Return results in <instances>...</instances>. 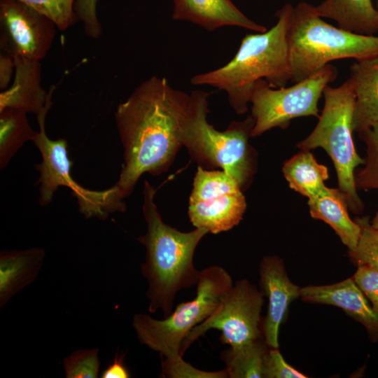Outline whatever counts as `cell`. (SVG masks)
Wrapping results in <instances>:
<instances>
[{
    "label": "cell",
    "instance_id": "obj_13",
    "mask_svg": "<svg viewBox=\"0 0 378 378\" xmlns=\"http://www.w3.org/2000/svg\"><path fill=\"white\" fill-rule=\"evenodd\" d=\"M260 288L268 299L262 320L263 337L270 348H279V333L290 303L300 297V289L289 279L284 264L277 256H265L259 265Z\"/></svg>",
    "mask_w": 378,
    "mask_h": 378
},
{
    "label": "cell",
    "instance_id": "obj_34",
    "mask_svg": "<svg viewBox=\"0 0 378 378\" xmlns=\"http://www.w3.org/2000/svg\"><path fill=\"white\" fill-rule=\"evenodd\" d=\"M371 225L372 227L378 232V211L376 213L374 217L373 218Z\"/></svg>",
    "mask_w": 378,
    "mask_h": 378
},
{
    "label": "cell",
    "instance_id": "obj_2",
    "mask_svg": "<svg viewBox=\"0 0 378 378\" xmlns=\"http://www.w3.org/2000/svg\"><path fill=\"white\" fill-rule=\"evenodd\" d=\"M155 190L144 181L143 213L146 232L137 238L146 249L140 270L146 279L148 312L161 310L164 317L174 310L176 295L196 286L200 271L194 265L195 249L209 232L204 228L183 232L162 220L154 202Z\"/></svg>",
    "mask_w": 378,
    "mask_h": 378
},
{
    "label": "cell",
    "instance_id": "obj_3",
    "mask_svg": "<svg viewBox=\"0 0 378 378\" xmlns=\"http://www.w3.org/2000/svg\"><path fill=\"white\" fill-rule=\"evenodd\" d=\"M293 7L285 4L275 13L277 22L269 30L246 35L233 58L217 69L193 76L190 83L224 90L238 114L248 109L254 85L265 79L274 88L291 80L287 31Z\"/></svg>",
    "mask_w": 378,
    "mask_h": 378
},
{
    "label": "cell",
    "instance_id": "obj_12",
    "mask_svg": "<svg viewBox=\"0 0 378 378\" xmlns=\"http://www.w3.org/2000/svg\"><path fill=\"white\" fill-rule=\"evenodd\" d=\"M1 50L13 57L40 61L55 35V23L18 0H0Z\"/></svg>",
    "mask_w": 378,
    "mask_h": 378
},
{
    "label": "cell",
    "instance_id": "obj_5",
    "mask_svg": "<svg viewBox=\"0 0 378 378\" xmlns=\"http://www.w3.org/2000/svg\"><path fill=\"white\" fill-rule=\"evenodd\" d=\"M321 18L310 4L300 2L293 8L287 31L293 83L309 77L333 60L362 61L378 56V36L344 30Z\"/></svg>",
    "mask_w": 378,
    "mask_h": 378
},
{
    "label": "cell",
    "instance_id": "obj_28",
    "mask_svg": "<svg viewBox=\"0 0 378 378\" xmlns=\"http://www.w3.org/2000/svg\"><path fill=\"white\" fill-rule=\"evenodd\" d=\"M161 377H194V378H227L225 369L218 371L209 372L198 370L182 358L178 361H167L161 359Z\"/></svg>",
    "mask_w": 378,
    "mask_h": 378
},
{
    "label": "cell",
    "instance_id": "obj_36",
    "mask_svg": "<svg viewBox=\"0 0 378 378\" xmlns=\"http://www.w3.org/2000/svg\"><path fill=\"white\" fill-rule=\"evenodd\" d=\"M377 10H378V0H377Z\"/></svg>",
    "mask_w": 378,
    "mask_h": 378
},
{
    "label": "cell",
    "instance_id": "obj_27",
    "mask_svg": "<svg viewBox=\"0 0 378 378\" xmlns=\"http://www.w3.org/2000/svg\"><path fill=\"white\" fill-rule=\"evenodd\" d=\"M29 6L52 20L57 28L64 31L74 22L77 0H18Z\"/></svg>",
    "mask_w": 378,
    "mask_h": 378
},
{
    "label": "cell",
    "instance_id": "obj_22",
    "mask_svg": "<svg viewBox=\"0 0 378 378\" xmlns=\"http://www.w3.org/2000/svg\"><path fill=\"white\" fill-rule=\"evenodd\" d=\"M270 346L264 337L230 347L220 353L229 378H263V367Z\"/></svg>",
    "mask_w": 378,
    "mask_h": 378
},
{
    "label": "cell",
    "instance_id": "obj_30",
    "mask_svg": "<svg viewBox=\"0 0 378 378\" xmlns=\"http://www.w3.org/2000/svg\"><path fill=\"white\" fill-rule=\"evenodd\" d=\"M353 279L378 312V271L365 265L358 266Z\"/></svg>",
    "mask_w": 378,
    "mask_h": 378
},
{
    "label": "cell",
    "instance_id": "obj_4",
    "mask_svg": "<svg viewBox=\"0 0 378 378\" xmlns=\"http://www.w3.org/2000/svg\"><path fill=\"white\" fill-rule=\"evenodd\" d=\"M210 94L201 90L191 92L183 146L199 166L220 167L244 191L251 183L257 168V153L248 142L255 120L250 115L244 120L232 121L225 131H218L207 121Z\"/></svg>",
    "mask_w": 378,
    "mask_h": 378
},
{
    "label": "cell",
    "instance_id": "obj_32",
    "mask_svg": "<svg viewBox=\"0 0 378 378\" xmlns=\"http://www.w3.org/2000/svg\"><path fill=\"white\" fill-rule=\"evenodd\" d=\"M15 59L13 57L1 52L0 55V88L7 89L12 75L15 73Z\"/></svg>",
    "mask_w": 378,
    "mask_h": 378
},
{
    "label": "cell",
    "instance_id": "obj_8",
    "mask_svg": "<svg viewBox=\"0 0 378 378\" xmlns=\"http://www.w3.org/2000/svg\"><path fill=\"white\" fill-rule=\"evenodd\" d=\"M337 76V69L328 64L295 85L275 89L265 79L254 85L250 103L255 125L251 137L272 128H286L291 120L304 116L319 118L318 103L325 88Z\"/></svg>",
    "mask_w": 378,
    "mask_h": 378
},
{
    "label": "cell",
    "instance_id": "obj_9",
    "mask_svg": "<svg viewBox=\"0 0 378 378\" xmlns=\"http://www.w3.org/2000/svg\"><path fill=\"white\" fill-rule=\"evenodd\" d=\"M263 297L260 290L247 279L237 281L214 312L195 326L183 341L181 356L183 357L191 344L211 329L220 331V342L231 347L263 337L260 317Z\"/></svg>",
    "mask_w": 378,
    "mask_h": 378
},
{
    "label": "cell",
    "instance_id": "obj_21",
    "mask_svg": "<svg viewBox=\"0 0 378 378\" xmlns=\"http://www.w3.org/2000/svg\"><path fill=\"white\" fill-rule=\"evenodd\" d=\"M283 173L289 187L308 199L321 192L329 176L327 167L319 164L314 155L305 150L284 163Z\"/></svg>",
    "mask_w": 378,
    "mask_h": 378
},
{
    "label": "cell",
    "instance_id": "obj_29",
    "mask_svg": "<svg viewBox=\"0 0 378 378\" xmlns=\"http://www.w3.org/2000/svg\"><path fill=\"white\" fill-rule=\"evenodd\" d=\"M304 374L287 363L279 348L267 351L263 367V378H307Z\"/></svg>",
    "mask_w": 378,
    "mask_h": 378
},
{
    "label": "cell",
    "instance_id": "obj_35",
    "mask_svg": "<svg viewBox=\"0 0 378 378\" xmlns=\"http://www.w3.org/2000/svg\"><path fill=\"white\" fill-rule=\"evenodd\" d=\"M376 20H377V27H378V10H377V19H376Z\"/></svg>",
    "mask_w": 378,
    "mask_h": 378
},
{
    "label": "cell",
    "instance_id": "obj_15",
    "mask_svg": "<svg viewBox=\"0 0 378 378\" xmlns=\"http://www.w3.org/2000/svg\"><path fill=\"white\" fill-rule=\"evenodd\" d=\"M172 18L197 24L207 31L225 26H235L258 33L267 28L241 12L231 0H174Z\"/></svg>",
    "mask_w": 378,
    "mask_h": 378
},
{
    "label": "cell",
    "instance_id": "obj_16",
    "mask_svg": "<svg viewBox=\"0 0 378 378\" xmlns=\"http://www.w3.org/2000/svg\"><path fill=\"white\" fill-rule=\"evenodd\" d=\"M14 80L0 93V111L15 108L36 115L45 108L48 94L41 85L40 61L15 57Z\"/></svg>",
    "mask_w": 378,
    "mask_h": 378
},
{
    "label": "cell",
    "instance_id": "obj_23",
    "mask_svg": "<svg viewBox=\"0 0 378 378\" xmlns=\"http://www.w3.org/2000/svg\"><path fill=\"white\" fill-rule=\"evenodd\" d=\"M36 132L26 113L11 108L0 111V168L7 165L25 141H33Z\"/></svg>",
    "mask_w": 378,
    "mask_h": 378
},
{
    "label": "cell",
    "instance_id": "obj_18",
    "mask_svg": "<svg viewBox=\"0 0 378 378\" xmlns=\"http://www.w3.org/2000/svg\"><path fill=\"white\" fill-rule=\"evenodd\" d=\"M349 78L356 96L352 127L359 134L378 125V56L354 62Z\"/></svg>",
    "mask_w": 378,
    "mask_h": 378
},
{
    "label": "cell",
    "instance_id": "obj_1",
    "mask_svg": "<svg viewBox=\"0 0 378 378\" xmlns=\"http://www.w3.org/2000/svg\"><path fill=\"white\" fill-rule=\"evenodd\" d=\"M191 106V95L172 88L164 77L142 82L115 112L124 148L118 181L108 188L106 211L123 212L122 202L144 173L166 172L183 146V133Z\"/></svg>",
    "mask_w": 378,
    "mask_h": 378
},
{
    "label": "cell",
    "instance_id": "obj_14",
    "mask_svg": "<svg viewBox=\"0 0 378 378\" xmlns=\"http://www.w3.org/2000/svg\"><path fill=\"white\" fill-rule=\"evenodd\" d=\"M300 298L307 302L341 308L348 316L365 327L372 342H378V312L370 305L353 278L331 285L301 288Z\"/></svg>",
    "mask_w": 378,
    "mask_h": 378
},
{
    "label": "cell",
    "instance_id": "obj_7",
    "mask_svg": "<svg viewBox=\"0 0 378 378\" xmlns=\"http://www.w3.org/2000/svg\"><path fill=\"white\" fill-rule=\"evenodd\" d=\"M233 284L231 276L223 267L213 265L203 269L194 299L179 303L163 319L154 318L146 313L134 315L132 324L139 342L158 353L161 359L171 362L181 360L183 341L214 312Z\"/></svg>",
    "mask_w": 378,
    "mask_h": 378
},
{
    "label": "cell",
    "instance_id": "obj_17",
    "mask_svg": "<svg viewBox=\"0 0 378 378\" xmlns=\"http://www.w3.org/2000/svg\"><path fill=\"white\" fill-rule=\"evenodd\" d=\"M46 252L43 248L4 250L0 253V308L38 276Z\"/></svg>",
    "mask_w": 378,
    "mask_h": 378
},
{
    "label": "cell",
    "instance_id": "obj_11",
    "mask_svg": "<svg viewBox=\"0 0 378 378\" xmlns=\"http://www.w3.org/2000/svg\"><path fill=\"white\" fill-rule=\"evenodd\" d=\"M246 208L243 191L233 177L223 170L198 166L188 212L195 227L212 234L230 230L240 222Z\"/></svg>",
    "mask_w": 378,
    "mask_h": 378
},
{
    "label": "cell",
    "instance_id": "obj_19",
    "mask_svg": "<svg viewBox=\"0 0 378 378\" xmlns=\"http://www.w3.org/2000/svg\"><path fill=\"white\" fill-rule=\"evenodd\" d=\"M308 205L312 218L328 224L349 251L355 249L360 227L350 218L346 199L339 188L326 186L317 195L309 199Z\"/></svg>",
    "mask_w": 378,
    "mask_h": 378
},
{
    "label": "cell",
    "instance_id": "obj_24",
    "mask_svg": "<svg viewBox=\"0 0 378 378\" xmlns=\"http://www.w3.org/2000/svg\"><path fill=\"white\" fill-rule=\"evenodd\" d=\"M366 146L364 167L355 173L357 189L378 190V125L358 134Z\"/></svg>",
    "mask_w": 378,
    "mask_h": 378
},
{
    "label": "cell",
    "instance_id": "obj_26",
    "mask_svg": "<svg viewBox=\"0 0 378 378\" xmlns=\"http://www.w3.org/2000/svg\"><path fill=\"white\" fill-rule=\"evenodd\" d=\"M99 349H80L63 359L66 378H97L100 370Z\"/></svg>",
    "mask_w": 378,
    "mask_h": 378
},
{
    "label": "cell",
    "instance_id": "obj_6",
    "mask_svg": "<svg viewBox=\"0 0 378 378\" xmlns=\"http://www.w3.org/2000/svg\"><path fill=\"white\" fill-rule=\"evenodd\" d=\"M324 106L318 122L311 134L297 146L301 150L323 148L334 164L340 190L344 195L349 209L354 214L363 211L355 181V169L364 164L356 152L353 139V113L356 100L349 78L341 85H327L323 90Z\"/></svg>",
    "mask_w": 378,
    "mask_h": 378
},
{
    "label": "cell",
    "instance_id": "obj_25",
    "mask_svg": "<svg viewBox=\"0 0 378 378\" xmlns=\"http://www.w3.org/2000/svg\"><path fill=\"white\" fill-rule=\"evenodd\" d=\"M354 220L359 225L360 233L355 249L349 251V256L357 266L365 265L378 271V232L367 216Z\"/></svg>",
    "mask_w": 378,
    "mask_h": 378
},
{
    "label": "cell",
    "instance_id": "obj_33",
    "mask_svg": "<svg viewBox=\"0 0 378 378\" xmlns=\"http://www.w3.org/2000/svg\"><path fill=\"white\" fill-rule=\"evenodd\" d=\"M130 372L124 364V355L117 354L102 372V378H128Z\"/></svg>",
    "mask_w": 378,
    "mask_h": 378
},
{
    "label": "cell",
    "instance_id": "obj_10",
    "mask_svg": "<svg viewBox=\"0 0 378 378\" xmlns=\"http://www.w3.org/2000/svg\"><path fill=\"white\" fill-rule=\"evenodd\" d=\"M55 87L51 86L43 110L37 115L39 131L33 139L41 154L42 162L36 168L40 172L37 181L39 187V203L48 204L59 186L69 188L78 200L80 211L85 218H107L106 202L107 190H92L77 183L71 177V162L67 153V141L64 139H50L46 133L45 120L52 105L51 97Z\"/></svg>",
    "mask_w": 378,
    "mask_h": 378
},
{
    "label": "cell",
    "instance_id": "obj_31",
    "mask_svg": "<svg viewBox=\"0 0 378 378\" xmlns=\"http://www.w3.org/2000/svg\"><path fill=\"white\" fill-rule=\"evenodd\" d=\"M97 0H77L74 7L76 15L83 22L86 34L94 38L102 33L97 16Z\"/></svg>",
    "mask_w": 378,
    "mask_h": 378
},
{
    "label": "cell",
    "instance_id": "obj_20",
    "mask_svg": "<svg viewBox=\"0 0 378 378\" xmlns=\"http://www.w3.org/2000/svg\"><path fill=\"white\" fill-rule=\"evenodd\" d=\"M314 10L321 18L335 20L344 30L365 35L378 32L377 10L372 0H324Z\"/></svg>",
    "mask_w": 378,
    "mask_h": 378
}]
</instances>
